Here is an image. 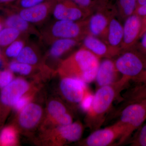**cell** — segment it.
Returning a JSON list of instances; mask_svg holds the SVG:
<instances>
[{"instance_id": "cell-1", "label": "cell", "mask_w": 146, "mask_h": 146, "mask_svg": "<svg viewBox=\"0 0 146 146\" xmlns=\"http://www.w3.org/2000/svg\"><path fill=\"white\" fill-rule=\"evenodd\" d=\"M128 83L121 78L115 83L98 89L85 110V122L90 130L93 131L100 128L114 101Z\"/></svg>"}, {"instance_id": "cell-2", "label": "cell", "mask_w": 146, "mask_h": 146, "mask_svg": "<svg viewBox=\"0 0 146 146\" xmlns=\"http://www.w3.org/2000/svg\"><path fill=\"white\" fill-rule=\"evenodd\" d=\"M99 58L84 48L63 60L59 69L62 76L75 78L86 84L95 80L99 66Z\"/></svg>"}, {"instance_id": "cell-3", "label": "cell", "mask_w": 146, "mask_h": 146, "mask_svg": "<svg viewBox=\"0 0 146 146\" xmlns=\"http://www.w3.org/2000/svg\"><path fill=\"white\" fill-rule=\"evenodd\" d=\"M115 67L122 78L129 82H141L146 69V57L134 51L124 53L115 62Z\"/></svg>"}, {"instance_id": "cell-4", "label": "cell", "mask_w": 146, "mask_h": 146, "mask_svg": "<svg viewBox=\"0 0 146 146\" xmlns=\"http://www.w3.org/2000/svg\"><path fill=\"white\" fill-rule=\"evenodd\" d=\"M82 30L80 22L56 20L44 29L39 36L49 45L56 39H78L81 36Z\"/></svg>"}, {"instance_id": "cell-5", "label": "cell", "mask_w": 146, "mask_h": 146, "mask_svg": "<svg viewBox=\"0 0 146 146\" xmlns=\"http://www.w3.org/2000/svg\"><path fill=\"white\" fill-rule=\"evenodd\" d=\"M126 126L117 121L112 125L93 131L84 141V145L110 146L117 140L118 143L117 145H120L126 141Z\"/></svg>"}, {"instance_id": "cell-6", "label": "cell", "mask_w": 146, "mask_h": 146, "mask_svg": "<svg viewBox=\"0 0 146 146\" xmlns=\"http://www.w3.org/2000/svg\"><path fill=\"white\" fill-rule=\"evenodd\" d=\"M60 88L65 99L72 103L79 104L84 110L93 96L86 83L75 78L62 76Z\"/></svg>"}, {"instance_id": "cell-7", "label": "cell", "mask_w": 146, "mask_h": 146, "mask_svg": "<svg viewBox=\"0 0 146 146\" xmlns=\"http://www.w3.org/2000/svg\"><path fill=\"white\" fill-rule=\"evenodd\" d=\"M84 11L72 0H53L51 14L56 20L78 22L84 16Z\"/></svg>"}, {"instance_id": "cell-8", "label": "cell", "mask_w": 146, "mask_h": 146, "mask_svg": "<svg viewBox=\"0 0 146 146\" xmlns=\"http://www.w3.org/2000/svg\"><path fill=\"white\" fill-rule=\"evenodd\" d=\"M29 84L23 78L14 79L8 85L1 89L0 102L3 105L13 107L18 100L29 89Z\"/></svg>"}, {"instance_id": "cell-9", "label": "cell", "mask_w": 146, "mask_h": 146, "mask_svg": "<svg viewBox=\"0 0 146 146\" xmlns=\"http://www.w3.org/2000/svg\"><path fill=\"white\" fill-rule=\"evenodd\" d=\"M0 11L4 27L16 29L22 34L27 36L30 34H35L39 36L40 33L33 25L22 18L14 7L0 8Z\"/></svg>"}, {"instance_id": "cell-10", "label": "cell", "mask_w": 146, "mask_h": 146, "mask_svg": "<svg viewBox=\"0 0 146 146\" xmlns=\"http://www.w3.org/2000/svg\"><path fill=\"white\" fill-rule=\"evenodd\" d=\"M53 0L44 3L30 8L15 9L24 20L31 25H40L46 21L52 11Z\"/></svg>"}, {"instance_id": "cell-11", "label": "cell", "mask_w": 146, "mask_h": 146, "mask_svg": "<svg viewBox=\"0 0 146 146\" xmlns=\"http://www.w3.org/2000/svg\"><path fill=\"white\" fill-rule=\"evenodd\" d=\"M142 18L133 13L128 16L123 26V45L125 48H129L136 43L141 35Z\"/></svg>"}, {"instance_id": "cell-12", "label": "cell", "mask_w": 146, "mask_h": 146, "mask_svg": "<svg viewBox=\"0 0 146 146\" xmlns=\"http://www.w3.org/2000/svg\"><path fill=\"white\" fill-rule=\"evenodd\" d=\"M43 111L39 105L29 103L20 111L18 117L19 124L25 129L33 128L42 117Z\"/></svg>"}, {"instance_id": "cell-13", "label": "cell", "mask_w": 146, "mask_h": 146, "mask_svg": "<svg viewBox=\"0 0 146 146\" xmlns=\"http://www.w3.org/2000/svg\"><path fill=\"white\" fill-rule=\"evenodd\" d=\"M118 73L119 72L115 67V62L108 58L102 61L100 63L95 78L98 88L117 81Z\"/></svg>"}, {"instance_id": "cell-14", "label": "cell", "mask_w": 146, "mask_h": 146, "mask_svg": "<svg viewBox=\"0 0 146 146\" xmlns=\"http://www.w3.org/2000/svg\"><path fill=\"white\" fill-rule=\"evenodd\" d=\"M83 130V125L77 121L66 125H59L56 131L60 143H64L79 140Z\"/></svg>"}, {"instance_id": "cell-15", "label": "cell", "mask_w": 146, "mask_h": 146, "mask_svg": "<svg viewBox=\"0 0 146 146\" xmlns=\"http://www.w3.org/2000/svg\"><path fill=\"white\" fill-rule=\"evenodd\" d=\"M48 111L50 116L59 125H66L73 122L72 117L65 106L58 101L50 102Z\"/></svg>"}, {"instance_id": "cell-16", "label": "cell", "mask_w": 146, "mask_h": 146, "mask_svg": "<svg viewBox=\"0 0 146 146\" xmlns=\"http://www.w3.org/2000/svg\"><path fill=\"white\" fill-rule=\"evenodd\" d=\"M77 39H56L50 43L48 54L50 57L56 59L68 52L78 44Z\"/></svg>"}, {"instance_id": "cell-17", "label": "cell", "mask_w": 146, "mask_h": 146, "mask_svg": "<svg viewBox=\"0 0 146 146\" xmlns=\"http://www.w3.org/2000/svg\"><path fill=\"white\" fill-rule=\"evenodd\" d=\"M84 48H85L99 58L108 56L112 55L110 52L107 45L92 35H88L84 37L83 39Z\"/></svg>"}, {"instance_id": "cell-18", "label": "cell", "mask_w": 146, "mask_h": 146, "mask_svg": "<svg viewBox=\"0 0 146 146\" xmlns=\"http://www.w3.org/2000/svg\"><path fill=\"white\" fill-rule=\"evenodd\" d=\"M38 46L33 43H28L15 59L18 62L34 66L40 61V53Z\"/></svg>"}, {"instance_id": "cell-19", "label": "cell", "mask_w": 146, "mask_h": 146, "mask_svg": "<svg viewBox=\"0 0 146 146\" xmlns=\"http://www.w3.org/2000/svg\"><path fill=\"white\" fill-rule=\"evenodd\" d=\"M108 41L112 48H117L122 43L123 36V26L117 19L110 21L107 31Z\"/></svg>"}, {"instance_id": "cell-20", "label": "cell", "mask_w": 146, "mask_h": 146, "mask_svg": "<svg viewBox=\"0 0 146 146\" xmlns=\"http://www.w3.org/2000/svg\"><path fill=\"white\" fill-rule=\"evenodd\" d=\"M107 17L102 13H98L93 15L89 23V29L91 35L99 36L104 34L108 31V25Z\"/></svg>"}, {"instance_id": "cell-21", "label": "cell", "mask_w": 146, "mask_h": 146, "mask_svg": "<svg viewBox=\"0 0 146 146\" xmlns=\"http://www.w3.org/2000/svg\"><path fill=\"white\" fill-rule=\"evenodd\" d=\"M23 35L16 29L4 27L0 31V47L6 48Z\"/></svg>"}, {"instance_id": "cell-22", "label": "cell", "mask_w": 146, "mask_h": 146, "mask_svg": "<svg viewBox=\"0 0 146 146\" xmlns=\"http://www.w3.org/2000/svg\"><path fill=\"white\" fill-rule=\"evenodd\" d=\"M28 36L23 35L5 48L4 55L11 58H16L27 43Z\"/></svg>"}, {"instance_id": "cell-23", "label": "cell", "mask_w": 146, "mask_h": 146, "mask_svg": "<svg viewBox=\"0 0 146 146\" xmlns=\"http://www.w3.org/2000/svg\"><path fill=\"white\" fill-rule=\"evenodd\" d=\"M17 141V131L15 128L7 126L3 129L0 133V146L14 145Z\"/></svg>"}, {"instance_id": "cell-24", "label": "cell", "mask_w": 146, "mask_h": 146, "mask_svg": "<svg viewBox=\"0 0 146 146\" xmlns=\"http://www.w3.org/2000/svg\"><path fill=\"white\" fill-rule=\"evenodd\" d=\"M8 69L13 73H18L22 75L30 74L33 71V66L26 63L13 60L9 63Z\"/></svg>"}, {"instance_id": "cell-25", "label": "cell", "mask_w": 146, "mask_h": 146, "mask_svg": "<svg viewBox=\"0 0 146 146\" xmlns=\"http://www.w3.org/2000/svg\"><path fill=\"white\" fill-rule=\"evenodd\" d=\"M118 5L121 12L127 18L134 13L136 0H118Z\"/></svg>"}, {"instance_id": "cell-26", "label": "cell", "mask_w": 146, "mask_h": 146, "mask_svg": "<svg viewBox=\"0 0 146 146\" xmlns=\"http://www.w3.org/2000/svg\"><path fill=\"white\" fill-rule=\"evenodd\" d=\"M130 144L132 146H146V124L138 131Z\"/></svg>"}, {"instance_id": "cell-27", "label": "cell", "mask_w": 146, "mask_h": 146, "mask_svg": "<svg viewBox=\"0 0 146 146\" xmlns=\"http://www.w3.org/2000/svg\"><path fill=\"white\" fill-rule=\"evenodd\" d=\"M14 79L13 73L9 69L0 71V89L8 85Z\"/></svg>"}, {"instance_id": "cell-28", "label": "cell", "mask_w": 146, "mask_h": 146, "mask_svg": "<svg viewBox=\"0 0 146 146\" xmlns=\"http://www.w3.org/2000/svg\"><path fill=\"white\" fill-rule=\"evenodd\" d=\"M47 0H17L16 5L13 7L16 9H23L33 7L44 3Z\"/></svg>"}, {"instance_id": "cell-29", "label": "cell", "mask_w": 146, "mask_h": 146, "mask_svg": "<svg viewBox=\"0 0 146 146\" xmlns=\"http://www.w3.org/2000/svg\"><path fill=\"white\" fill-rule=\"evenodd\" d=\"M30 100V97L24 95L16 102L13 107L16 110L20 111L29 103Z\"/></svg>"}, {"instance_id": "cell-30", "label": "cell", "mask_w": 146, "mask_h": 146, "mask_svg": "<svg viewBox=\"0 0 146 146\" xmlns=\"http://www.w3.org/2000/svg\"><path fill=\"white\" fill-rule=\"evenodd\" d=\"M80 7L85 10L93 5V0H72Z\"/></svg>"}, {"instance_id": "cell-31", "label": "cell", "mask_w": 146, "mask_h": 146, "mask_svg": "<svg viewBox=\"0 0 146 146\" xmlns=\"http://www.w3.org/2000/svg\"><path fill=\"white\" fill-rule=\"evenodd\" d=\"M134 13L137 14L141 18L146 16V3L136 8Z\"/></svg>"}, {"instance_id": "cell-32", "label": "cell", "mask_w": 146, "mask_h": 146, "mask_svg": "<svg viewBox=\"0 0 146 146\" xmlns=\"http://www.w3.org/2000/svg\"><path fill=\"white\" fill-rule=\"evenodd\" d=\"M142 18V28L140 36H142L146 32V16Z\"/></svg>"}, {"instance_id": "cell-33", "label": "cell", "mask_w": 146, "mask_h": 146, "mask_svg": "<svg viewBox=\"0 0 146 146\" xmlns=\"http://www.w3.org/2000/svg\"><path fill=\"white\" fill-rule=\"evenodd\" d=\"M143 35L141 40V46L143 51L146 53V32Z\"/></svg>"}, {"instance_id": "cell-34", "label": "cell", "mask_w": 146, "mask_h": 146, "mask_svg": "<svg viewBox=\"0 0 146 146\" xmlns=\"http://www.w3.org/2000/svg\"><path fill=\"white\" fill-rule=\"evenodd\" d=\"M146 3V0H136V9Z\"/></svg>"}, {"instance_id": "cell-35", "label": "cell", "mask_w": 146, "mask_h": 146, "mask_svg": "<svg viewBox=\"0 0 146 146\" xmlns=\"http://www.w3.org/2000/svg\"><path fill=\"white\" fill-rule=\"evenodd\" d=\"M4 27V25L3 23L2 18L0 14V31Z\"/></svg>"}, {"instance_id": "cell-36", "label": "cell", "mask_w": 146, "mask_h": 146, "mask_svg": "<svg viewBox=\"0 0 146 146\" xmlns=\"http://www.w3.org/2000/svg\"><path fill=\"white\" fill-rule=\"evenodd\" d=\"M15 1H16V0H0V3H7L12 2Z\"/></svg>"}, {"instance_id": "cell-37", "label": "cell", "mask_w": 146, "mask_h": 146, "mask_svg": "<svg viewBox=\"0 0 146 146\" xmlns=\"http://www.w3.org/2000/svg\"><path fill=\"white\" fill-rule=\"evenodd\" d=\"M141 82H146V69L145 73H144Z\"/></svg>"}, {"instance_id": "cell-38", "label": "cell", "mask_w": 146, "mask_h": 146, "mask_svg": "<svg viewBox=\"0 0 146 146\" xmlns=\"http://www.w3.org/2000/svg\"><path fill=\"white\" fill-rule=\"evenodd\" d=\"M3 56H0V68L2 67V66L3 64Z\"/></svg>"}, {"instance_id": "cell-39", "label": "cell", "mask_w": 146, "mask_h": 146, "mask_svg": "<svg viewBox=\"0 0 146 146\" xmlns=\"http://www.w3.org/2000/svg\"><path fill=\"white\" fill-rule=\"evenodd\" d=\"M3 56V55L2 54V53L1 52V50H0V56Z\"/></svg>"}]
</instances>
